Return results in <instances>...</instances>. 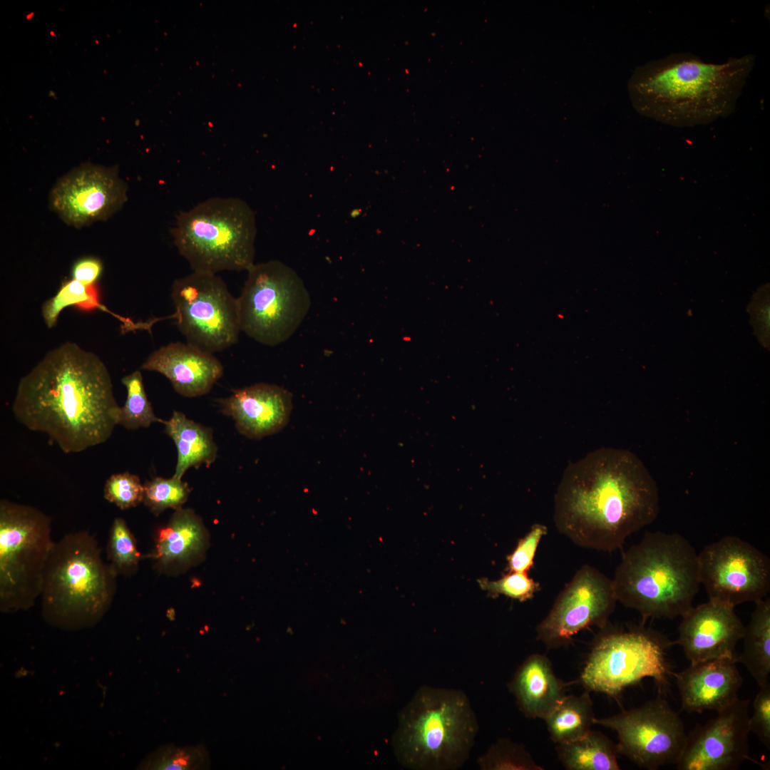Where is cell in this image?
Listing matches in <instances>:
<instances>
[{
  "label": "cell",
  "instance_id": "1",
  "mask_svg": "<svg viewBox=\"0 0 770 770\" xmlns=\"http://www.w3.org/2000/svg\"><path fill=\"white\" fill-rule=\"evenodd\" d=\"M659 511V490L642 461L627 450L601 448L565 468L553 520L575 545L611 552Z\"/></svg>",
  "mask_w": 770,
  "mask_h": 770
},
{
  "label": "cell",
  "instance_id": "2",
  "mask_svg": "<svg viewBox=\"0 0 770 770\" xmlns=\"http://www.w3.org/2000/svg\"><path fill=\"white\" fill-rule=\"evenodd\" d=\"M120 411L103 361L71 342L50 350L20 379L12 404L20 423L47 434L66 453L106 442Z\"/></svg>",
  "mask_w": 770,
  "mask_h": 770
},
{
  "label": "cell",
  "instance_id": "3",
  "mask_svg": "<svg viewBox=\"0 0 770 770\" xmlns=\"http://www.w3.org/2000/svg\"><path fill=\"white\" fill-rule=\"evenodd\" d=\"M756 58L747 54L722 63L674 53L635 69L628 82L637 112L674 125L707 123L735 111Z\"/></svg>",
  "mask_w": 770,
  "mask_h": 770
},
{
  "label": "cell",
  "instance_id": "4",
  "mask_svg": "<svg viewBox=\"0 0 770 770\" xmlns=\"http://www.w3.org/2000/svg\"><path fill=\"white\" fill-rule=\"evenodd\" d=\"M612 580L617 602L644 620L682 617L701 585L698 553L679 533L648 531L623 553Z\"/></svg>",
  "mask_w": 770,
  "mask_h": 770
},
{
  "label": "cell",
  "instance_id": "5",
  "mask_svg": "<svg viewBox=\"0 0 770 770\" xmlns=\"http://www.w3.org/2000/svg\"><path fill=\"white\" fill-rule=\"evenodd\" d=\"M478 728L464 692L424 685L399 714L394 750L410 769L456 770L468 759Z\"/></svg>",
  "mask_w": 770,
  "mask_h": 770
},
{
  "label": "cell",
  "instance_id": "6",
  "mask_svg": "<svg viewBox=\"0 0 770 770\" xmlns=\"http://www.w3.org/2000/svg\"><path fill=\"white\" fill-rule=\"evenodd\" d=\"M118 574L87 531L70 533L55 542L41 594V612L50 625L63 630L95 626L111 606Z\"/></svg>",
  "mask_w": 770,
  "mask_h": 770
},
{
  "label": "cell",
  "instance_id": "7",
  "mask_svg": "<svg viewBox=\"0 0 770 770\" xmlns=\"http://www.w3.org/2000/svg\"><path fill=\"white\" fill-rule=\"evenodd\" d=\"M256 217L237 197H212L176 216L174 245L193 272L216 274L254 264Z\"/></svg>",
  "mask_w": 770,
  "mask_h": 770
},
{
  "label": "cell",
  "instance_id": "8",
  "mask_svg": "<svg viewBox=\"0 0 770 770\" xmlns=\"http://www.w3.org/2000/svg\"><path fill=\"white\" fill-rule=\"evenodd\" d=\"M50 517L6 499L0 502V610H26L41 597L55 542Z\"/></svg>",
  "mask_w": 770,
  "mask_h": 770
},
{
  "label": "cell",
  "instance_id": "9",
  "mask_svg": "<svg viewBox=\"0 0 770 770\" xmlns=\"http://www.w3.org/2000/svg\"><path fill=\"white\" fill-rule=\"evenodd\" d=\"M671 645L665 636L643 626L615 629L607 625L596 637L579 682L589 692L614 698L646 677L664 690L673 673L666 658Z\"/></svg>",
  "mask_w": 770,
  "mask_h": 770
},
{
  "label": "cell",
  "instance_id": "10",
  "mask_svg": "<svg viewBox=\"0 0 770 770\" xmlns=\"http://www.w3.org/2000/svg\"><path fill=\"white\" fill-rule=\"evenodd\" d=\"M237 298L241 332L267 346L289 339L311 307L302 279L279 260L254 264Z\"/></svg>",
  "mask_w": 770,
  "mask_h": 770
},
{
  "label": "cell",
  "instance_id": "11",
  "mask_svg": "<svg viewBox=\"0 0 770 770\" xmlns=\"http://www.w3.org/2000/svg\"><path fill=\"white\" fill-rule=\"evenodd\" d=\"M171 297L179 331L187 342L213 354L232 346L241 332L237 298L215 274L192 272L176 279Z\"/></svg>",
  "mask_w": 770,
  "mask_h": 770
},
{
  "label": "cell",
  "instance_id": "12",
  "mask_svg": "<svg viewBox=\"0 0 770 770\" xmlns=\"http://www.w3.org/2000/svg\"><path fill=\"white\" fill-rule=\"evenodd\" d=\"M594 724L615 731L619 754L649 770L676 764L687 739L679 714L660 696L640 707L595 718Z\"/></svg>",
  "mask_w": 770,
  "mask_h": 770
},
{
  "label": "cell",
  "instance_id": "13",
  "mask_svg": "<svg viewBox=\"0 0 770 770\" xmlns=\"http://www.w3.org/2000/svg\"><path fill=\"white\" fill-rule=\"evenodd\" d=\"M700 584L709 600L733 607L757 602L770 590V559L740 538L728 535L698 554Z\"/></svg>",
  "mask_w": 770,
  "mask_h": 770
},
{
  "label": "cell",
  "instance_id": "14",
  "mask_svg": "<svg viewBox=\"0 0 770 770\" xmlns=\"http://www.w3.org/2000/svg\"><path fill=\"white\" fill-rule=\"evenodd\" d=\"M612 580L595 568L584 565L556 597L551 609L536 627L537 640L548 649L571 642L580 631L607 625L616 603Z\"/></svg>",
  "mask_w": 770,
  "mask_h": 770
},
{
  "label": "cell",
  "instance_id": "15",
  "mask_svg": "<svg viewBox=\"0 0 770 770\" xmlns=\"http://www.w3.org/2000/svg\"><path fill=\"white\" fill-rule=\"evenodd\" d=\"M749 699L738 698L689 734L676 763L679 770H734L749 756Z\"/></svg>",
  "mask_w": 770,
  "mask_h": 770
},
{
  "label": "cell",
  "instance_id": "16",
  "mask_svg": "<svg viewBox=\"0 0 770 770\" xmlns=\"http://www.w3.org/2000/svg\"><path fill=\"white\" fill-rule=\"evenodd\" d=\"M127 190L116 168L85 163L56 183L50 205L66 223L81 227L106 220L120 209Z\"/></svg>",
  "mask_w": 770,
  "mask_h": 770
},
{
  "label": "cell",
  "instance_id": "17",
  "mask_svg": "<svg viewBox=\"0 0 770 770\" xmlns=\"http://www.w3.org/2000/svg\"><path fill=\"white\" fill-rule=\"evenodd\" d=\"M677 639L690 663L736 657L735 648L741 640L744 625L734 607L709 600L693 607L682 617Z\"/></svg>",
  "mask_w": 770,
  "mask_h": 770
},
{
  "label": "cell",
  "instance_id": "18",
  "mask_svg": "<svg viewBox=\"0 0 770 770\" xmlns=\"http://www.w3.org/2000/svg\"><path fill=\"white\" fill-rule=\"evenodd\" d=\"M221 411L235 421L238 431L250 438L275 433L288 422L292 395L274 384L257 383L217 400Z\"/></svg>",
  "mask_w": 770,
  "mask_h": 770
},
{
  "label": "cell",
  "instance_id": "19",
  "mask_svg": "<svg viewBox=\"0 0 770 770\" xmlns=\"http://www.w3.org/2000/svg\"><path fill=\"white\" fill-rule=\"evenodd\" d=\"M736 657H723L690 663L672 673L680 694L682 709L687 712L719 711L734 702L742 684Z\"/></svg>",
  "mask_w": 770,
  "mask_h": 770
},
{
  "label": "cell",
  "instance_id": "20",
  "mask_svg": "<svg viewBox=\"0 0 770 770\" xmlns=\"http://www.w3.org/2000/svg\"><path fill=\"white\" fill-rule=\"evenodd\" d=\"M141 369L163 374L178 394L186 397L208 393L223 374V366L213 354L179 342L153 351Z\"/></svg>",
  "mask_w": 770,
  "mask_h": 770
},
{
  "label": "cell",
  "instance_id": "21",
  "mask_svg": "<svg viewBox=\"0 0 770 770\" xmlns=\"http://www.w3.org/2000/svg\"><path fill=\"white\" fill-rule=\"evenodd\" d=\"M567 685L555 675L550 659L535 653L519 666L508 687L526 717L543 719L564 697Z\"/></svg>",
  "mask_w": 770,
  "mask_h": 770
},
{
  "label": "cell",
  "instance_id": "22",
  "mask_svg": "<svg viewBox=\"0 0 770 770\" xmlns=\"http://www.w3.org/2000/svg\"><path fill=\"white\" fill-rule=\"evenodd\" d=\"M207 533L201 519L191 509H177L169 522L156 534L151 558L162 572L186 566L204 553Z\"/></svg>",
  "mask_w": 770,
  "mask_h": 770
},
{
  "label": "cell",
  "instance_id": "23",
  "mask_svg": "<svg viewBox=\"0 0 770 770\" xmlns=\"http://www.w3.org/2000/svg\"><path fill=\"white\" fill-rule=\"evenodd\" d=\"M164 424L165 433L173 440L178 451L174 478L181 479L189 468H198L202 464L208 467L215 461L217 448L211 429L177 411Z\"/></svg>",
  "mask_w": 770,
  "mask_h": 770
},
{
  "label": "cell",
  "instance_id": "24",
  "mask_svg": "<svg viewBox=\"0 0 770 770\" xmlns=\"http://www.w3.org/2000/svg\"><path fill=\"white\" fill-rule=\"evenodd\" d=\"M748 624L744 626L743 650L737 656L761 687L769 682L770 674V599L755 603Z\"/></svg>",
  "mask_w": 770,
  "mask_h": 770
},
{
  "label": "cell",
  "instance_id": "25",
  "mask_svg": "<svg viewBox=\"0 0 770 770\" xmlns=\"http://www.w3.org/2000/svg\"><path fill=\"white\" fill-rule=\"evenodd\" d=\"M558 757L568 770H619L617 744L599 731L555 744Z\"/></svg>",
  "mask_w": 770,
  "mask_h": 770
},
{
  "label": "cell",
  "instance_id": "26",
  "mask_svg": "<svg viewBox=\"0 0 770 770\" xmlns=\"http://www.w3.org/2000/svg\"><path fill=\"white\" fill-rule=\"evenodd\" d=\"M595 715L588 690L580 695L565 694L543 719L555 744L579 739L592 729Z\"/></svg>",
  "mask_w": 770,
  "mask_h": 770
},
{
  "label": "cell",
  "instance_id": "27",
  "mask_svg": "<svg viewBox=\"0 0 770 770\" xmlns=\"http://www.w3.org/2000/svg\"><path fill=\"white\" fill-rule=\"evenodd\" d=\"M125 386L127 397L123 406L120 407L118 424L127 429L147 428L155 422L164 423L154 414L150 402L145 391L142 374L135 371L121 379Z\"/></svg>",
  "mask_w": 770,
  "mask_h": 770
},
{
  "label": "cell",
  "instance_id": "28",
  "mask_svg": "<svg viewBox=\"0 0 770 770\" xmlns=\"http://www.w3.org/2000/svg\"><path fill=\"white\" fill-rule=\"evenodd\" d=\"M71 305L83 311L101 308L97 285H86L73 279L64 283L57 294L43 305L42 315L46 326L53 327L61 312Z\"/></svg>",
  "mask_w": 770,
  "mask_h": 770
},
{
  "label": "cell",
  "instance_id": "29",
  "mask_svg": "<svg viewBox=\"0 0 770 770\" xmlns=\"http://www.w3.org/2000/svg\"><path fill=\"white\" fill-rule=\"evenodd\" d=\"M483 770H543L523 745L500 738L478 759Z\"/></svg>",
  "mask_w": 770,
  "mask_h": 770
},
{
  "label": "cell",
  "instance_id": "30",
  "mask_svg": "<svg viewBox=\"0 0 770 770\" xmlns=\"http://www.w3.org/2000/svg\"><path fill=\"white\" fill-rule=\"evenodd\" d=\"M107 556L118 575L133 574L138 568L141 554L138 550L135 538L121 518H115L111 525Z\"/></svg>",
  "mask_w": 770,
  "mask_h": 770
},
{
  "label": "cell",
  "instance_id": "31",
  "mask_svg": "<svg viewBox=\"0 0 770 770\" xmlns=\"http://www.w3.org/2000/svg\"><path fill=\"white\" fill-rule=\"evenodd\" d=\"M143 486V503L155 515L168 508H181L190 491L186 483L173 476L170 478L156 477Z\"/></svg>",
  "mask_w": 770,
  "mask_h": 770
},
{
  "label": "cell",
  "instance_id": "32",
  "mask_svg": "<svg viewBox=\"0 0 770 770\" xmlns=\"http://www.w3.org/2000/svg\"><path fill=\"white\" fill-rule=\"evenodd\" d=\"M478 582L492 597L503 595L520 602L531 599L540 589L539 582L530 578L528 573L508 572L497 580L483 578Z\"/></svg>",
  "mask_w": 770,
  "mask_h": 770
},
{
  "label": "cell",
  "instance_id": "33",
  "mask_svg": "<svg viewBox=\"0 0 770 770\" xmlns=\"http://www.w3.org/2000/svg\"><path fill=\"white\" fill-rule=\"evenodd\" d=\"M207 756L198 748L164 747L154 752L143 763L146 769H193L204 766Z\"/></svg>",
  "mask_w": 770,
  "mask_h": 770
},
{
  "label": "cell",
  "instance_id": "34",
  "mask_svg": "<svg viewBox=\"0 0 770 770\" xmlns=\"http://www.w3.org/2000/svg\"><path fill=\"white\" fill-rule=\"evenodd\" d=\"M144 486L139 477L128 472L111 475L104 487V498L121 510L128 509L143 502Z\"/></svg>",
  "mask_w": 770,
  "mask_h": 770
},
{
  "label": "cell",
  "instance_id": "35",
  "mask_svg": "<svg viewBox=\"0 0 770 770\" xmlns=\"http://www.w3.org/2000/svg\"><path fill=\"white\" fill-rule=\"evenodd\" d=\"M548 533L545 525L536 523L520 538L515 549L506 558L508 572L528 573L533 567L538 545Z\"/></svg>",
  "mask_w": 770,
  "mask_h": 770
},
{
  "label": "cell",
  "instance_id": "36",
  "mask_svg": "<svg viewBox=\"0 0 770 770\" xmlns=\"http://www.w3.org/2000/svg\"><path fill=\"white\" fill-rule=\"evenodd\" d=\"M754 712L749 724L759 741L770 749V682L759 687L753 702Z\"/></svg>",
  "mask_w": 770,
  "mask_h": 770
},
{
  "label": "cell",
  "instance_id": "37",
  "mask_svg": "<svg viewBox=\"0 0 770 770\" xmlns=\"http://www.w3.org/2000/svg\"><path fill=\"white\" fill-rule=\"evenodd\" d=\"M102 270L101 262L95 258H84L78 261L72 270L73 279L83 284H94Z\"/></svg>",
  "mask_w": 770,
  "mask_h": 770
},
{
  "label": "cell",
  "instance_id": "38",
  "mask_svg": "<svg viewBox=\"0 0 770 770\" xmlns=\"http://www.w3.org/2000/svg\"><path fill=\"white\" fill-rule=\"evenodd\" d=\"M48 96H49V97H51V98H53L57 99V97H56V93H55V92H54L53 91H52V90H50V91H48Z\"/></svg>",
  "mask_w": 770,
  "mask_h": 770
}]
</instances>
